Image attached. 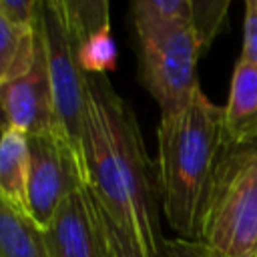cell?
Segmentation results:
<instances>
[{"instance_id":"cell-2","label":"cell","mask_w":257,"mask_h":257,"mask_svg":"<svg viewBox=\"0 0 257 257\" xmlns=\"http://www.w3.org/2000/svg\"><path fill=\"white\" fill-rule=\"evenodd\" d=\"M88 92L98 106L110 159L112 175L120 195L131 207L135 233L149 257H165V239L159 227V187L157 173L143 145L137 116L128 102L112 88L106 74L88 76Z\"/></svg>"},{"instance_id":"cell-11","label":"cell","mask_w":257,"mask_h":257,"mask_svg":"<svg viewBox=\"0 0 257 257\" xmlns=\"http://www.w3.org/2000/svg\"><path fill=\"white\" fill-rule=\"evenodd\" d=\"M26 185L28 135L14 126H0V197L12 207L26 211Z\"/></svg>"},{"instance_id":"cell-1","label":"cell","mask_w":257,"mask_h":257,"mask_svg":"<svg viewBox=\"0 0 257 257\" xmlns=\"http://www.w3.org/2000/svg\"><path fill=\"white\" fill-rule=\"evenodd\" d=\"M223 145V106L213 104L201 88L183 110L161 116L157 187L163 215L181 239L199 241Z\"/></svg>"},{"instance_id":"cell-8","label":"cell","mask_w":257,"mask_h":257,"mask_svg":"<svg viewBox=\"0 0 257 257\" xmlns=\"http://www.w3.org/2000/svg\"><path fill=\"white\" fill-rule=\"evenodd\" d=\"M0 126H14L26 135L60 133L40 30L28 68L0 86Z\"/></svg>"},{"instance_id":"cell-18","label":"cell","mask_w":257,"mask_h":257,"mask_svg":"<svg viewBox=\"0 0 257 257\" xmlns=\"http://www.w3.org/2000/svg\"><path fill=\"white\" fill-rule=\"evenodd\" d=\"M165 257H213L201 241L189 239H165Z\"/></svg>"},{"instance_id":"cell-6","label":"cell","mask_w":257,"mask_h":257,"mask_svg":"<svg viewBox=\"0 0 257 257\" xmlns=\"http://www.w3.org/2000/svg\"><path fill=\"white\" fill-rule=\"evenodd\" d=\"M86 185L84 159L62 133L28 135L26 211L42 229L58 205Z\"/></svg>"},{"instance_id":"cell-7","label":"cell","mask_w":257,"mask_h":257,"mask_svg":"<svg viewBox=\"0 0 257 257\" xmlns=\"http://www.w3.org/2000/svg\"><path fill=\"white\" fill-rule=\"evenodd\" d=\"M44 239L50 257H114L100 203L88 185L58 205Z\"/></svg>"},{"instance_id":"cell-13","label":"cell","mask_w":257,"mask_h":257,"mask_svg":"<svg viewBox=\"0 0 257 257\" xmlns=\"http://www.w3.org/2000/svg\"><path fill=\"white\" fill-rule=\"evenodd\" d=\"M36 30L22 28L0 14V86L24 72L36 50Z\"/></svg>"},{"instance_id":"cell-17","label":"cell","mask_w":257,"mask_h":257,"mask_svg":"<svg viewBox=\"0 0 257 257\" xmlns=\"http://www.w3.org/2000/svg\"><path fill=\"white\" fill-rule=\"evenodd\" d=\"M241 60L257 64V0L245 2V18H243V46Z\"/></svg>"},{"instance_id":"cell-15","label":"cell","mask_w":257,"mask_h":257,"mask_svg":"<svg viewBox=\"0 0 257 257\" xmlns=\"http://www.w3.org/2000/svg\"><path fill=\"white\" fill-rule=\"evenodd\" d=\"M104 223H106V231H108V239L112 245V253L114 257H149V253L145 251V247L141 245L139 237L135 235V231L118 225L100 205Z\"/></svg>"},{"instance_id":"cell-3","label":"cell","mask_w":257,"mask_h":257,"mask_svg":"<svg viewBox=\"0 0 257 257\" xmlns=\"http://www.w3.org/2000/svg\"><path fill=\"white\" fill-rule=\"evenodd\" d=\"M199 241L213 257H257V145H223Z\"/></svg>"},{"instance_id":"cell-5","label":"cell","mask_w":257,"mask_h":257,"mask_svg":"<svg viewBox=\"0 0 257 257\" xmlns=\"http://www.w3.org/2000/svg\"><path fill=\"white\" fill-rule=\"evenodd\" d=\"M38 30L46 52L58 128L82 155L88 76L78 66L62 0H40Z\"/></svg>"},{"instance_id":"cell-9","label":"cell","mask_w":257,"mask_h":257,"mask_svg":"<svg viewBox=\"0 0 257 257\" xmlns=\"http://www.w3.org/2000/svg\"><path fill=\"white\" fill-rule=\"evenodd\" d=\"M70 26L78 66L86 76L106 74L116 68V44L110 34L108 2L62 0Z\"/></svg>"},{"instance_id":"cell-12","label":"cell","mask_w":257,"mask_h":257,"mask_svg":"<svg viewBox=\"0 0 257 257\" xmlns=\"http://www.w3.org/2000/svg\"><path fill=\"white\" fill-rule=\"evenodd\" d=\"M0 257H50L44 229L0 197Z\"/></svg>"},{"instance_id":"cell-14","label":"cell","mask_w":257,"mask_h":257,"mask_svg":"<svg viewBox=\"0 0 257 257\" xmlns=\"http://www.w3.org/2000/svg\"><path fill=\"white\" fill-rule=\"evenodd\" d=\"M191 2H193L191 24L201 44V50L205 52L225 24L229 2L227 0H191Z\"/></svg>"},{"instance_id":"cell-16","label":"cell","mask_w":257,"mask_h":257,"mask_svg":"<svg viewBox=\"0 0 257 257\" xmlns=\"http://www.w3.org/2000/svg\"><path fill=\"white\" fill-rule=\"evenodd\" d=\"M0 14L22 28H34L40 16V0H0Z\"/></svg>"},{"instance_id":"cell-10","label":"cell","mask_w":257,"mask_h":257,"mask_svg":"<svg viewBox=\"0 0 257 257\" xmlns=\"http://www.w3.org/2000/svg\"><path fill=\"white\" fill-rule=\"evenodd\" d=\"M225 143L233 147L257 145V64L237 60L229 98L223 106Z\"/></svg>"},{"instance_id":"cell-4","label":"cell","mask_w":257,"mask_h":257,"mask_svg":"<svg viewBox=\"0 0 257 257\" xmlns=\"http://www.w3.org/2000/svg\"><path fill=\"white\" fill-rule=\"evenodd\" d=\"M139 74L161 108V116L183 110L201 88L197 62L203 54L193 24L179 22L137 32Z\"/></svg>"},{"instance_id":"cell-19","label":"cell","mask_w":257,"mask_h":257,"mask_svg":"<svg viewBox=\"0 0 257 257\" xmlns=\"http://www.w3.org/2000/svg\"><path fill=\"white\" fill-rule=\"evenodd\" d=\"M0 124H2V114H0Z\"/></svg>"}]
</instances>
